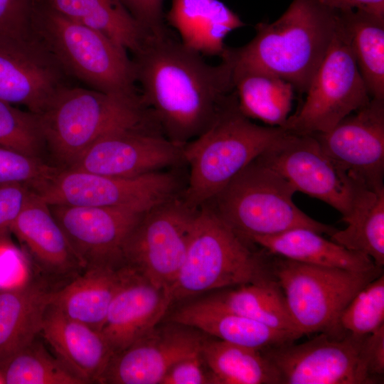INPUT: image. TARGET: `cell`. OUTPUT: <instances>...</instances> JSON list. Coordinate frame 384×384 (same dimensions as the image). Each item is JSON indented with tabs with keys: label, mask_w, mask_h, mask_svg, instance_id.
Wrapping results in <instances>:
<instances>
[{
	"label": "cell",
	"mask_w": 384,
	"mask_h": 384,
	"mask_svg": "<svg viewBox=\"0 0 384 384\" xmlns=\"http://www.w3.org/2000/svg\"><path fill=\"white\" fill-rule=\"evenodd\" d=\"M168 23L178 33L181 43L199 54L220 56L225 37L245 23L219 0H172Z\"/></svg>",
	"instance_id": "24"
},
{
	"label": "cell",
	"mask_w": 384,
	"mask_h": 384,
	"mask_svg": "<svg viewBox=\"0 0 384 384\" xmlns=\"http://www.w3.org/2000/svg\"><path fill=\"white\" fill-rule=\"evenodd\" d=\"M0 384H5L4 378L1 373H0Z\"/></svg>",
	"instance_id": "43"
},
{
	"label": "cell",
	"mask_w": 384,
	"mask_h": 384,
	"mask_svg": "<svg viewBox=\"0 0 384 384\" xmlns=\"http://www.w3.org/2000/svg\"><path fill=\"white\" fill-rule=\"evenodd\" d=\"M338 13L370 98L384 100V18L361 11Z\"/></svg>",
	"instance_id": "31"
},
{
	"label": "cell",
	"mask_w": 384,
	"mask_h": 384,
	"mask_svg": "<svg viewBox=\"0 0 384 384\" xmlns=\"http://www.w3.org/2000/svg\"><path fill=\"white\" fill-rule=\"evenodd\" d=\"M32 191L20 184L0 186V238L9 235L11 227Z\"/></svg>",
	"instance_id": "40"
},
{
	"label": "cell",
	"mask_w": 384,
	"mask_h": 384,
	"mask_svg": "<svg viewBox=\"0 0 384 384\" xmlns=\"http://www.w3.org/2000/svg\"><path fill=\"white\" fill-rule=\"evenodd\" d=\"M49 208L85 268L123 265V245L145 213L124 208L68 205Z\"/></svg>",
	"instance_id": "17"
},
{
	"label": "cell",
	"mask_w": 384,
	"mask_h": 384,
	"mask_svg": "<svg viewBox=\"0 0 384 384\" xmlns=\"http://www.w3.org/2000/svg\"><path fill=\"white\" fill-rule=\"evenodd\" d=\"M203 340L194 329L175 322L156 327L112 354L100 384H161L177 361L201 351Z\"/></svg>",
	"instance_id": "18"
},
{
	"label": "cell",
	"mask_w": 384,
	"mask_h": 384,
	"mask_svg": "<svg viewBox=\"0 0 384 384\" xmlns=\"http://www.w3.org/2000/svg\"><path fill=\"white\" fill-rule=\"evenodd\" d=\"M198 210L180 193L145 212L123 245V264L169 292L183 262Z\"/></svg>",
	"instance_id": "12"
},
{
	"label": "cell",
	"mask_w": 384,
	"mask_h": 384,
	"mask_svg": "<svg viewBox=\"0 0 384 384\" xmlns=\"http://www.w3.org/2000/svg\"><path fill=\"white\" fill-rule=\"evenodd\" d=\"M201 353L213 384H280L262 351L220 339H204Z\"/></svg>",
	"instance_id": "28"
},
{
	"label": "cell",
	"mask_w": 384,
	"mask_h": 384,
	"mask_svg": "<svg viewBox=\"0 0 384 384\" xmlns=\"http://www.w3.org/2000/svg\"><path fill=\"white\" fill-rule=\"evenodd\" d=\"M31 282L30 260L9 236L0 238V292L21 287Z\"/></svg>",
	"instance_id": "37"
},
{
	"label": "cell",
	"mask_w": 384,
	"mask_h": 384,
	"mask_svg": "<svg viewBox=\"0 0 384 384\" xmlns=\"http://www.w3.org/2000/svg\"><path fill=\"white\" fill-rule=\"evenodd\" d=\"M272 274L280 286L298 331L302 334L341 333L338 319L356 293L383 274L377 267L364 272L319 266L277 256Z\"/></svg>",
	"instance_id": "8"
},
{
	"label": "cell",
	"mask_w": 384,
	"mask_h": 384,
	"mask_svg": "<svg viewBox=\"0 0 384 384\" xmlns=\"http://www.w3.org/2000/svg\"><path fill=\"white\" fill-rule=\"evenodd\" d=\"M183 146L155 126L124 128L100 138L68 169L117 177L139 176L183 162Z\"/></svg>",
	"instance_id": "14"
},
{
	"label": "cell",
	"mask_w": 384,
	"mask_h": 384,
	"mask_svg": "<svg viewBox=\"0 0 384 384\" xmlns=\"http://www.w3.org/2000/svg\"><path fill=\"white\" fill-rule=\"evenodd\" d=\"M36 267L54 277H77L85 269L49 205L32 191L11 230Z\"/></svg>",
	"instance_id": "19"
},
{
	"label": "cell",
	"mask_w": 384,
	"mask_h": 384,
	"mask_svg": "<svg viewBox=\"0 0 384 384\" xmlns=\"http://www.w3.org/2000/svg\"><path fill=\"white\" fill-rule=\"evenodd\" d=\"M31 29L71 79L109 94L137 96L127 51L102 33L36 1Z\"/></svg>",
	"instance_id": "6"
},
{
	"label": "cell",
	"mask_w": 384,
	"mask_h": 384,
	"mask_svg": "<svg viewBox=\"0 0 384 384\" xmlns=\"http://www.w3.org/2000/svg\"><path fill=\"white\" fill-rule=\"evenodd\" d=\"M284 132L252 122L240 110L234 90L210 127L183 146L189 167L181 193L186 202L194 208L208 203Z\"/></svg>",
	"instance_id": "3"
},
{
	"label": "cell",
	"mask_w": 384,
	"mask_h": 384,
	"mask_svg": "<svg viewBox=\"0 0 384 384\" xmlns=\"http://www.w3.org/2000/svg\"><path fill=\"white\" fill-rule=\"evenodd\" d=\"M171 321L218 339L260 351L290 343L302 336L297 333L270 328L231 311L210 298L181 307L171 315Z\"/></svg>",
	"instance_id": "22"
},
{
	"label": "cell",
	"mask_w": 384,
	"mask_h": 384,
	"mask_svg": "<svg viewBox=\"0 0 384 384\" xmlns=\"http://www.w3.org/2000/svg\"><path fill=\"white\" fill-rule=\"evenodd\" d=\"M71 78L35 36L0 39V100L43 112Z\"/></svg>",
	"instance_id": "16"
},
{
	"label": "cell",
	"mask_w": 384,
	"mask_h": 384,
	"mask_svg": "<svg viewBox=\"0 0 384 384\" xmlns=\"http://www.w3.org/2000/svg\"><path fill=\"white\" fill-rule=\"evenodd\" d=\"M45 146L38 116L0 100V147L39 157Z\"/></svg>",
	"instance_id": "35"
},
{
	"label": "cell",
	"mask_w": 384,
	"mask_h": 384,
	"mask_svg": "<svg viewBox=\"0 0 384 384\" xmlns=\"http://www.w3.org/2000/svg\"><path fill=\"white\" fill-rule=\"evenodd\" d=\"M63 16L95 29L132 54L148 36L121 0H38Z\"/></svg>",
	"instance_id": "27"
},
{
	"label": "cell",
	"mask_w": 384,
	"mask_h": 384,
	"mask_svg": "<svg viewBox=\"0 0 384 384\" xmlns=\"http://www.w3.org/2000/svg\"><path fill=\"white\" fill-rule=\"evenodd\" d=\"M36 0H0V39L33 36L31 22Z\"/></svg>",
	"instance_id": "38"
},
{
	"label": "cell",
	"mask_w": 384,
	"mask_h": 384,
	"mask_svg": "<svg viewBox=\"0 0 384 384\" xmlns=\"http://www.w3.org/2000/svg\"><path fill=\"white\" fill-rule=\"evenodd\" d=\"M41 334L55 356L85 384L100 383L113 354L100 331L49 304Z\"/></svg>",
	"instance_id": "21"
},
{
	"label": "cell",
	"mask_w": 384,
	"mask_h": 384,
	"mask_svg": "<svg viewBox=\"0 0 384 384\" xmlns=\"http://www.w3.org/2000/svg\"><path fill=\"white\" fill-rule=\"evenodd\" d=\"M338 23V11L321 0H293L274 22L258 23L249 43L226 47L220 57L233 73H268L290 82L299 93H306Z\"/></svg>",
	"instance_id": "2"
},
{
	"label": "cell",
	"mask_w": 384,
	"mask_h": 384,
	"mask_svg": "<svg viewBox=\"0 0 384 384\" xmlns=\"http://www.w3.org/2000/svg\"><path fill=\"white\" fill-rule=\"evenodd\" d=\"M211 384L210 373L201 351L177 361L168 370L161 384Z\"/></svg>",
	"instance_id": "41"
},
{
	"label": "cell",
	"mask_w": 384,
	"mask_h": 384,
	"mask_svg": "<svg viewBox=\"0 0 384 384\" xmlns=\"http://www.w3.org/2000/svg\"><path fill=\"white\" fill-rule=\"evenodd\" d=\"M306 93L302 105L282 127L285 131L306 135L326 132L371 99L340 16L335 36Z\"/></svg>",
	"instance_id": "9"
},
{
	"label": "cell",
	"mask_w": 384,
	"mask_h": 384,
	"mask_svg": "<svg viewBox=\"0 0 384 384\" xmlns=\"http://www.w3.org/2000/svg\"><path fill=\"white\" fill-rule=\"evenodd\" d=\"M347 227L336 230L331 240L371 259L379 267L384 265V188H364L348 216L342 218Z\"/></svg>",
	"instance_id": "30"
},
{
	"label": "cell",
	"mask_w": 384,
	"mask_h": 384,
	"mask_svg": "<svg viewBox=\"0 0 384 384\" xmlns=\"http://www.w3.org/2000/svg\"><path fill=\"white\" fill-rule=\"evenodd\" d=\"M247 240L260 245L271 255L306 264L356 272L377 267L368 257L351 251L308 228L252 236Z\"/></svg>",
	"instance_id": "25"
},
{
	"label": "cell",
	"mask_w": 384,
	"mask_h": 384,
	"mask_svg": "<svg viewBox=\"0 0 384 384\" xmlns=\"http://www.w3.org/2000/svg\"><path fill=\"white\" fill-rule=\"evenodd\" d=\"M133 272L125 265L88 267L70 283L53 290L50 305L100 331L113 299Z\"/></svg>",
	"instance_id": "23"
},
{
	"label": "cell",
	"mask_w": 384,
	"mask_h": 384,
	"mask_svg": "<svg viewBox=\"0 0 384 384\" xmlns=\"http://www.w3.org/2000/svg\"><path fill=\"white\" fill-rule=\"evenodd\" d=\"M248 242L208 206L198 208L183 262L169 290L172 303L274 278L271 262L253 252Z\"/></svg>",
	"instance_id": "5"
},
{
	"label": "cell",
	"mask_w": 384,
	"mask_h": 384,
	"mask_svg": "<svg viewBox=\"0 0 384 384\" xmlns=\"http://www.w3.org/2000/svg\"><path fill=\"white\" fill-rule=\"evenodd\" d=\"M52 291L31 281L0 292V363L41 334Z\"/></svg>",
	"instance_id": "26"
},
{
	"label": "cell",
	"mask_w": 384,
	"mask_h": 384,
	"mask_svg": "<svg viewBox=\"0 0 384 384\" xmlns=\"http://www.w3.org/2000/svg\"><path fill=\"white\" fill-rule=\"evenodd\" d=\"M367 336L322 332L299 344L262 351L277 370L280 384H372L374 373Z\"/></svg>",
	"instance_id": "10"
},
{
	"label": "cell",
	"mask_w": 384,
	"mask_h": 384,
	"mask_svg": "<svg viewBox=\"0 0 384 384\" xmlns=\"http://www.w3.org/2000/svg\"><path fill=\"white\" fill-rule=\"evenodd\" d=\"M172 300L134 271L113 299L100 331L113 353L119 352L156 327Z\"/></svg>",
	"instance_id": "20"
},
{
	"label": "cell",
	"mask_w": 384,
	"mask_h": 384,
	"mask_svg": "<svg viewBox=\"0 0 384 384\" xmlns=\"http://www.w3.org/2000/svg\"><path fill=\"white\" fill-rule=\"evenodd\" d=\"M58 169L39 157L0 147V186L20 184L32 190Z\"/></svg>",
	"instance_id": "36"
},
{
	"label": "cell",
	"mask_w": 384,
	"mask_h": 384,
	"mask_svg": "<svg viewBox=\"0 0 384 384\" xmlns=\"http://www.w3.org/2000/svg\"><path fill=\"white\" fill-rule=\"evenodd\" d=\"M220 306L270 328L297 333L284 293L274 278L249 283L210 298Z\"/></svg>",
	"instance_id": "32"
},
{
	"label": "cell",
	"mask_w": 384,
	"mask_h": 384,
	"mask_svg": "<svg viewBox=\"0 0 384 384\" xmlns=\"http://www.w3.org/2000/svg\"><path fill=\"white\" fill-rule=\"evenodd\" d=\"M45 144L63 168L107 134L128 127H158L140 94L124 96L68 85L38 115Z\"/></svg>",
	"instance_id": "4"
},
{
	"label": "cell",
	"mask_w": 384,
	"mask_h": 384,
	"mask_svg": "<svg viewBox=\"0 0 384 384\" xmlns=\"http://www.w3.org/2000/svg\"><path fill=\"white\" fill-rule=\"evenodd\" d=\"M384 326V274L370 281L353 297L338 319L341 332L364 336Z\"/></svg>",
	"instance_id": "34"
},
{
	"label": "cell",
	"mask_w": 384,
	"mask_h": 384,
	"mask_svg": "<svg viewBox=\"0 0 384 384\" xmlns=\"http://www.w3.org/2000/svg\"><path fill=\"white\" fill-rule=\"evenodd\" d=\"M257 159L282 175L297 192L325 202L342 218L349 215L367 188L335 164L312 135L285 131Z\"/></svg>",
	"instance_id": "13"
},
{
	"label": "cell",
	"mask_w": 384,
	"mask_h": 384,
	"mask_svg": "<svg viewBox=\"0 0 384 384\" xmlns=\"http://www.w3.org/2000/svg\"><path fill=\"white\" fill-rule=\"evenodd\" d=\"M326 6L338 11H361L384 18V0H321Z\"/></svg>",
	"instance_id": "42"
},
{
	"label": "cell",
	"mask_w": 384,
	"mask_h": 384,
	"mask_svg": "<svg viewBox=\"0 0 384 384\" xmlns=\"http://www.w3.org/2000/svg\"><path fill=\"white\" fill-rule=\"evenodd\" d=\"M312 136L352 178L370 189L384 188V100L371 98L331 130Z\"/></svg>",
	"instance_id": "15"
},
{
	"label": "cell",
	"mask_w": 384,
	"mask_h": 384,
	"mask_svg": "<svg viewBox=\"0 0 384 384\" xmlns=\"http://www.w3.org/2000/svg\"><path fill=\"white\" fill-rule=\"evenodd\" d=\"M149 36L166 34L164 23V0H121Z\"/></svg>",
	"instance_id": "39"
},
{
	"label": "cell",
	"mask_w": 384,
	"mask_h": 384,
	"mask_svg": "<svg viewBox=\"0 0 384 384\" xmlns=\"http://www.w3.org/2000/svg\"><path fill=\"white\" fill-rule=\"evenodd\" d=\"M5 384H85L37 341L0 363Z\"/></svg>",
	"instance_id": "33"
},
{
	"label": "cell",
	"mask_w": 384,
	"mask_h": 384,
	"mask_svg": "<svg viewBox=\"0 0 384 384\" xmlns=\"http://www.w3.org/2000/svg\"><path fill=\"white\" fill-rule=\"evenodd\" d=\"M234 90L241 112L270 127H282L289 116L294 88L273 74L258 71L233 73Z\"/></svg>",
	"instance_id": "29"
},
{
	"label": "cell",
	"mask_w": 384,
	"mask_h": 384,
	"mask_svg": "<svg viewBox=\"0 0 384 384\" xmlns=\"http://www.w3.org/2000/svg\"><path fill=\"white\" fill-rule=\"evenodd\" d=\"M181 187L177 176L169 171L117 177L59 168L32 191L48 205L124 208L146 212L179 195Z\"/></svg>",
	"instance_id": "11"
},
{
	"label": "cell",
	"mask_w": 384,
	"mask_h": 384,
	"mask_svg": "<svg viewBox=\"0 0 384 384\" xmlns=\"http://www.w3.org/2000/svg\"><path fill=\"white\" fill-rule=\"evenodd\" d=\"M296 192L282 175L256 158L204 205L247 240L299 228L329 235L336 230L301 210L292 199Z\"/></svg>",
	"instance_id": "7"
},
{
	"label": "cell",
	"mask_w": 384,
	"mask_h": 384,
	"mask_svg": "<svg viewBox=\"0 0 384 384\" xmlns=\"http://www.w3.org/2000/svg\"><path fill=\"white\" fill-rule=\"evenodd\" d=\"M133 55L142 101L161 133L177 144L208 129L234 91L227 61L209 65L167 33L147 36Z\"/></svg>",
	"instance_id": "1"
}]
</instances>
